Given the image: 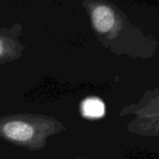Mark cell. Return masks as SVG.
Returning <instances> with one entry per match:
<instances>
[{"instance_id": "6da1fadb", "label": "cell", "mask_w": 159, "mask_h": 159, "mask_svg": "<svg viewBox=\"0 0 159 159\" xmlns=\"http://www.w3.org/2000/svg\"><path fill=\"white\" fill-rule=\"evenodd\" d=\"M82 5L98 41L112 53L146 60L157 51V41L133 24L115 4L85 0Z\"/></svg>"}, {"instance_id": "7a4b0ae2", "label": "cell", "mask_w": 159, "mask_h": 159, "mask_svg": "<svg viewBox=\"0 0 159 159\" xmlns=\"http://www.w3.org/2000/svg\"><path fill=\"white\" fill-rule=\"evenodd\" d=\"M65 130L58 119L41 114H9L0 116V139L34 152L43 150L48 139Z\"/></svg>"}, {"instance_id": "3957f363", "label": "cell", "mask_w": 159, "mask_h": 159, "mask_svg": "<svg viewBox=\"0 0 159 159\" xmlns=\"http://www.w3.org/2000/svg\"><path fill=\"white\" fill-rule=\"evenodd\" d=\"M133 114L136 118L128 124V129L142 136L157 137L159 135V90H147L137 104L124 107L120 116Z\"/></svg>"}, {"instance_id": "277c9868", "label": "cell", "mask_w": 159, "mask_h": 159, "mask_svg": "<svg viewBox=\"0 0 159 159\" xmlns=\"http://www.w3.org/2000/svg\"><path fill=\"white\" fill-rule=\"evenodd\" d=\"M21 34L22 26L18 22L0 29V65L16 61L22 56L25 46L19 38Z\"/></svg>"}, {"instance_id": "5b68a950", "label": "cell", "mask_w": 159, "mask_h": 159, "mask_svg": "<svg viewBox=\"0 0 159 159\" xmlns=\"http://www.w3.org/2000/svg\"><path fill=\"white\" fill-rule=\"evenodd\" d=\"M80 113L87 120H98L105 115V104L97 96H89L80 103Z\"/></svg>"}, {"instance_id": "8992f818", "label": "cell", "mask_w": 159, "mask_h": 159, "mask_svg": "<svg viewBox=\"0 0 159 159\" xmlns=\"http://www.w3.org/2000/svg\"><path fill=\"white\" fill-rule=\"evenodd\" d=\"M76 159H87L85 157H77Z\"/></svg>"}]
</instances>
